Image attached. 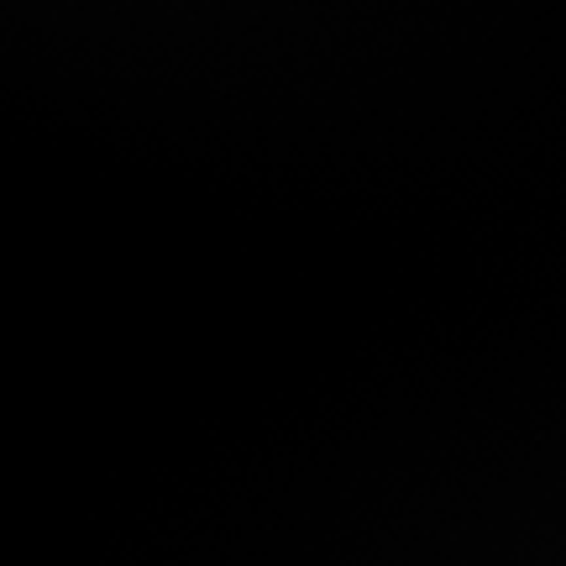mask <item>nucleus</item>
Here are the masks:
<instances>
[]
</instances>
